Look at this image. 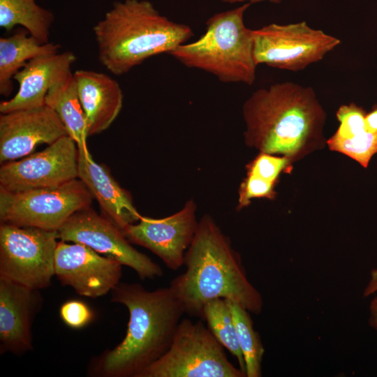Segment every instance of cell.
Instances as JSON below:
<instances>
[{
  "label": "cell",
  "mask_w": 377,
  "mask_h": 377,
  "mask_svg": "<svg viewBox=\"0 0 377 377\" xmlns=\"http://www.w3.org/2000/svg\"><path fill=\"white\" fill-rule=\"evenodd\" d=\"M242 116L245 144L259 152L293 163L326 144V114L311 87L286 81L260 88L244 103Z\"/></svg>",
  "instance_id": "cell-1"
},
{
  "label": "cell",
  "mask_w": 377,
  "mask_h": 377,
  "mask_svg": "<svg viewBox=\"0 0 377 377\" xmlns=\"http://www.w3.org/2000/svg\"><path fill=\"white\" fill-rule=\"evenodd\" d=\"M111 302L129 314L123 340L96 357L89 369L93 376L140 377L170 347L184 309L170 287L148 290L139 283H119Z\"/></svg>",
  "instance_id": "cell-2"
},
{
  "label": "cell",
  "mask_w": 377,
  "mask_h": 377,
  "mask_svg": "<svg viewBox=\"0 0 377 377\" xmlns=\"http://www.w3.org/2000/svg\"><path fill=\"white\" fill-rule=\"evenodd\" d=\"M184 265L185 271L169 286L185 313L202 318L205 304L216 298L234 302L254 314L262 312L260 293L248 279L230 239L211 216L205 214L200 219Z\"/></svg>",
  "instance_id": "cell-3"
},
{
  "label": "cell",
  "mask_w": 377,
  "mask_h": 377,
  "mask_svg": "<svg viewBox=\"0 0 377 377\" xmlns=\"http://www.w3.org/2000/svg\"><path fill=\"white\" fill-rule=\"evenodd\" d=\"M101 64L124 75L147 59L168 54L194 33L161 15L147 0L116 1L93 28Z\"/></svg>",
  "instance_id": "cell-4"
},
{
  "label": "cell",
  "mask_w": 377,
  "mask_h": 377,
  "mask_svg": "<svg viewBox=\"0 0 377 377\" xmlns=\"http://www.w3.org/2000/svg\"><path fill=\"white\" fill-rule=\"evenodd\" d=\"M251 3L214 14L198 40L177 47L169 55L182 65L209 73L224 83L252 85L256 78L253 29L244 15Z\"/></svg>",
  "instance_id": "cell-5"
},
{
  "label": "cell",
  "mask_w": 377,
  "mask_h": 377,
  "mask_svg": "<svg viewBox=\"0 0 377 377\" xmlns=\"http://www.w3.org/2000/svg\"><path fill=\"white\" fill-rule=\"evenodd\" d=\"M140 377H246L201 320L182 318L167 351Z\"/></svg>",
  "instance_id": "cell-6"
},
{
  "label": "cell",
  "mask_w": 377,
  "mask_h": 377,
  "mask_svg": "<svg viewBox=\"0 0 377 377\" xmlns=\"http://www.w3.org/2000/svg\"><path fill=\"white\" fill-rule=\"evenodd\" d=\"M92 198L79 179L20 192L0 188L1 223L57 231L75 212L90 207Z\"/></svg>",
  "instance_id": "cell-7"
},
{
  "label": "cell",
  "mask_w": 377,
  "mask_h": 377,
  "mask_svg": "<svg viewBox=\"0 0 377 377\" xmlns=\"http://www.w3.org/2000/svg\"><path fill=\"white\" fill-rule=\"evenodd\" d=\"M57 230L1 223L0 276L41 290L54 274Z\"/></svg>",
  "instance_id": "cell-8"
},
{
  "label": "cell",
  "mask_w": 377,
  "mask_h": 377,
  "mask_svg": "<svg viewBox=\"0 0 377 377\" xmlns=\"http://www.w3.org/2000/svg\"><path fill=\"white\" fill-rule=\"evenodd\" d=\"M256 64L290 71H302L322 60L341 40L305 21L287 24L272 23L253 29Z\"/></svg>",
  "instance_id": "cell-9"
},
{
  "label": "cell",
  "mask_w": 377,
  "mask_h": 377,
  "mask_svg": "<svg viewBox=\"0 0 377 377\" xmlns=\"http://www.w3.org/2000/svg\"><path fill=\"white\" fill-rule=\"evenodd\" d=\"M57 232L59 240L84 244L133 269L142 280L163 274L158 264L131 245L116 223L90 207L73 214Z\"/></svg>",
  "instance_id": "cell-10"
},
{
  "label": "cell",
  "mask_w": 377,
  "mask_h": 377,
  "mask_svg": "<svg viewBox=\"0 0 377 377\" xmlns=\"http://www.w3.org/2000/svg\"><path fill=\"white\" fill-rule=\"evenodd\" d=\"M78 178V148L65 135L43 151L4 163L0 188L10 192L51 188Z\"/></svg>",
  "instance_id": "cell-11"
},
{
  "label": "cell",
  "mask_w": 377,
  "mask_h": 377,
  "mask_svg": "<svg viewBox=\"0 0 377 377\" xmlns=\"http://www.w3.org/2000/svg\"><path fill=\"white\" fill-rule=\"evenodd\" d=\"M193 200L186 202L175 214L161 219L142 216L122 230L131 243L157 256L171 270L184 265L186 251L196 233L198 222Z\"/></svg>",
  "instance_id": "cell-12"
},
{
  "label": "cell",
  "mask_w": 377,
  "mask_h": 377,
  "mask_svg": "<svg viewBox=\"0 0 377 377\" xmlns=\"http://www.w3.org/2000/svg\"><path fill=\"white\" fill-rule=\"evenodd\" d=\"M122 266L84 244L57 242L54 274L61 284L71 286L80 295L96 298L112 291L120 283Z\"/></svg>",
  "instance_id": "cell-13"
},
{
  "label": "cell",
  "mask_w": 377,
  "mask_h": 377,
  "mask_svg": "<svg viewBox=\"0 0 377 377\" xmlns=\"http://www.w3.org/2000/svg\"><path fill=\"white\" fill-rule=\"evenodd\" d=\"M68 135L57 113L48 105L1 113L0 162L17 160L39 145Z\"/></svg>",
  "instance_id": "cell-14"
},
{
  "label": "cell",
  "mask_w": 377,
  "mask_h": 377,
  "mask_svg": "<svg viewBox=\"0 0 377 377\" xmlns=\"http://www.w3.org/2000/svg\"><path fill=\"white\" fill-rule=\"evenodd\" d=\"M40 290L0 276V352L32 350L31 327L43 303Z\"/></svg>",
  "instance_id": "cell-15"
},
{
  "label": "cell",
  "mask_w": 377,
  "mask_h": 377,
  "mask_svg": "<svg viewBox=\"0 0 377 377\" xmlns=\"http://www.w3.org/2000/svg\"><path fill=\"white\" fill-rule=\"evenodd\" d=\"M77 57L72 52L42 55L29 60L13 77L18 82L16 94L0 103V112L33 108L45 105L50 87L71 73Z\"/></svg>",
  "instance_id": "cell-16"
},
{
  "label": "cell",
  "mask_w": 377,
  "mask_h": 377,
  "mask_svg": "<svg viewBox=\"0 0 377 377\" xmlns=\"http://www.w3.org/2000/svg\"><path fill=\"white\" fill-rule=\"evenodd\" d=\"M78 179L98 202L104 215L121 230L141 216L131 193L114 179L108 170L96 163L88 149H78Z\"/></svg>",
  "instance_id": "cell-17"
},
{
  "label": "cell",
  "mask_w": 377,
  "mask_h": 377,
  "mask_svg": "<svg viewBox=\"0 0 377 377\" xmlns=\"http://www.w3.org/2000/svg\"><path fill=\"white\" fill-rule=\"evenodd\" d=\"M73 77L85 114L88 136L104 131L122 108L120 85L108 75L89 70H77Z\"/></svg>",
  "instance_id": "cell-18"
},
{
  "label": "cell",
  "mask_w": 377,
  "mask_h": 377,
  "mask_svg": "<svg viewBox=\"0 0 377 377\" xmlns=\"http://www.w3.org/2000/svg\"><path fill=\"white\" fill-rule=\"evenodd\" d=\"M365 110L354 103L341 105L336 112L339 126L326 140L331 151L341 153L367 168L377 154V132L367 129Z\"/></svg>",
  "instance_id": "cell-19"
},
{
  "label": "cell",
  "mask_w": 377,
  "mask_h": 377,
  "mask_svg": "<svg viewBox=\"0 0 377 377\" xmlns=\"http://www.w3.org/2000/svg\"><path fill=\"white\" fill-rule=\"evenodd\" d=\"M60 45L41 43L25 30L0 38V94L6 97L13 91L14 75L31 59L58 52Z\"/></svg>",
  "instance_id": "cell-20"
},
{
  "label": "cell",
  "mask_w": 377,
  "mask_h": 377,
  "mask_svg": "<svg viewBox=\"0 0 377 377\" xmlns=\"http://www.w3.org/2000/svg\"><path fill=\"white\" fill-rule=\"evenodd\" d=\"M45 105L57 113L77 148L88 149L87 121L73 73H70L50 87L45 97Z\"/></svg>",
  "instance_id": "cell-21"
},
{
  "label": "cell",
  "mask_w": 377,
  "mask_h": 377,
  "mask_svg": "<svg viewBox=\"0 0 377 377\" xmlns=\"http://www.w3.org/2000/svg\"><path fill=\"white\" fill-rule=\"evenodd\" d=\"M54 14L36 0H0V27L7 31L22 26L41 43L49 42Z\"/></svg>",
  "instance_id": "cell-22"
},
{
  "label": "cell",
  "mask_w": 377,
  "mask_h": 377,
  "mask_svg": "<svg viewBox=\"0 0 377 377\" xmlns=\"http://www.w3.org/2000/svg\"><path fill=\"white\" fill-rule=\"evenodd\" d=\"M227 301L231 310L238 343L244 359L246 377H260L265 348L259 334L253 327L250 312L234 302Z\"/></svg>",
  "instance_id": "cell-23"
},
{
  "label": "cell",
  "mask_w": 377,
  "mask_h": 377,
  "mask_svg": "<svg viewBox=\"0 0 377 377\" xmlns=\"http://www.w3.org/2000/svg\"><path fill=\"white\" fill-rule=\"evenodd\" d=\"M202 318L219 342L235 357L239 368L246 374L245 362L228 301L222 298L209 301L203 307Z\"/></svg>",
  "instance_id": "cell-24"
},
{
  "label": "cell",
  "mask_w": 377,
  "mask_h": 377,
  "mask_svg": "<svg viewBox=\"0 0 377 377\" xmlns=\"http://www.w3.org/2000/svg\"><path fill=\"white\" fill-rule=\"evenodd\" d=\"M293 161L287 156L264 152L259 154L246 165V172L263 177L278 184L283 172H290Z\"/></svg>",
  "instance_id": "cell-25"
},
{
  "label": "cell",
  "mask_w": 377,
  "mask_h": 377,
  "mask_svg": "<svg viewBox=\"0 0 377 377\" xmlns=\"http://www.w3.org/2000/svg\"><path fill=\"white\" fill-rule=\"evenodd\" d=\"M276 184L259 175L246 172L238 189L237 209L249 206L254 198L274 200L276 196L274 190Z\"/></svg>",
  "instance_id": "cell-26"
},
{
  "label": "cell",
  "mask_w": 377,
  "mask_h": 377,
  "mask_svg": "<svg viewBox=\"0 0 377 377\" xmlns=\"http://www.w3.org/2000/svg\"><path fill=\"white\" fill-rule=\"evenodd\" d=\"M59 315L64 323L73 329L86 326L94 318V313L89 306L76 300L65 302L60 307Z\"/></svg>",
  "instance_id": "cell-27"
},
{
  "label": "cell",
  "mask_w": 377,
  "mask_h": 377,
  "mask_svg": "<svg viewBox=\"0 0 377 377\" xmlns=\"http://www.w3.org/2000/svg\"><path fill=\"white\" fill-rule=\"evenodd\" d=\"M376 293H377V267L371 270L369 280L364 289L362 295L364 297H367Z\"/></svg>",
  "instance_id": "cell-28"
},
{
  "label": "cell",
  "mask_w": 377,
  "mask_h": 377,
  "mask_svg": "<svg viewBox=\"0 0 377 377\" xmlns=\"http://www.w3.org/2000/svg\"><path fill=\"white\" fill-rule=\"evenodd\" d=\"M365 125L367 130L377 132V104L373 105L371 110L366 114Z\"/></svg>",
  "instance_id": "cell-29"
},
{
  "label": "cell",
  "mask_w": 377,
  "mask_h": 377,
  "mask_svg": "<svg viewBox=\"0 0 377 377\" xmlns=\"http://www.w3.org/2000/svg\"><path fill=\"white\" fill-rule=\"evenodd\" d=\"M368 323L370 327L377 332V296H374L369 306Z\"/></svg>",
  "instance_id": "cell-30"
},
{
  "label": "cell",
  "mask_w": 377,
  "mask_h": 377,
  "mask_svg": "<svg viewBox=\"0 0 377 377\" xmlns=\"http://www.w3.org/2000/svg\"><path fill=\"white\" fill-rule=\"evenodd\" d=\"M219 1H222L223 3H241V2H244V3H257V2H261V1H269L271 3H279L283 0H219Z\"/></svg>",
  "instance_id": "cell-31"
}]
</instances>
